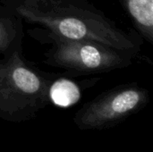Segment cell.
<instances>
[{"instance_id": "obj_1", "label": "cell", "mask_w": 153, "mask_h": 152, "mask_svg": "<svg viewBox=\"0 0 153 152\" xmlns=\"http://www.w3.org/2000/svg\"><path fill=\"white\" fill-rule=\"evenodd\" d=\"M0 3L23 22L58 37L141 51L142 37L138 32L123 29L88 0H0Z\"/></svg>"}, {"instance_id": "obj_2", "label": "cell", "mask_w": 153, "mask_h": 152, "mask_svg": "<svg viewBox=\"0 0 153 152\" xmlns=\"http://www.w3.org/2000/svg\"><path fill=\"white\" fill-rule=\"evenodd\" d=\"M22 39L23 33L0 56V119L10 123L31 120L49 104L55 77L25 59Z\"/></svg>"}, {"instance_id": "obj_3", "label": "cell", "mask_w": 153, "mask_h": 152, "mask_svg": "<svg viewBox=\"0 0 153 152\" xmlns=\"http://www.w3.org/2000/svg\"><path fill=\"white\" fill-rule=\"evenodd\" d=\"M29 34L42 44H48L44 63L73 75L104 73L126 68L134 64L139 52L125 50L88 39L61 38L35 28Z\"/></svg>"}, {"instance_id": "obj_4", "label": "cell", "mask_w": 153, "mask_h": 152, "mask_svg": "<svg viewBox=\"0 0 153 152\" xmlns=\"http://www.w3.org/2000/svg\"><path fill=\"white\" fill-rule=\"evenodd\" d=\"M150 92L136 82L117 86L85 103L73 122L82 131L105 130L117 126L144 108Z\"/></svg>"}, {"instance_id": "obj_5", "label": "cell", "mask_w": 153, "mask_h": 152, "mask_svg": "<svg viewBox=\"0 0 153 152\" xmlns=\"http://www.w3.org/2000/svg\"><path fill=\"white\" fill-rule=\"evenodd\" d=\"M138 34L153 44V0H118Z\"/></svg>"}, {"instance_id": "obj_6", "label": "cell", "mask_w": 153, "mask_h": 152, "mask_svg": "<svg viewBox=\"0 0 153 152\" xmlns=\"http://www.w3.org/2000/svg\"><path fill=\"white\" fill-rule=\"evenodd\" d=\"M82 87L72 80L54 77L49 86L50 102L61 108L71 107L82 98Z\"/></svg>"}, {"instance_id": "obj_7", "label": "cell", "mask_w": 153, "mask_h": 152, "mask_svg": "<svg viewBox=\"0 0 153 152\" xmlns=\"http://www.w3.org/2000/svg\"><path fill=\"white\" fill-rule=\"evenodd\" d=\"M22 33V19L0 3V56L5 53Z\"/></svg>"}]
</instances>
